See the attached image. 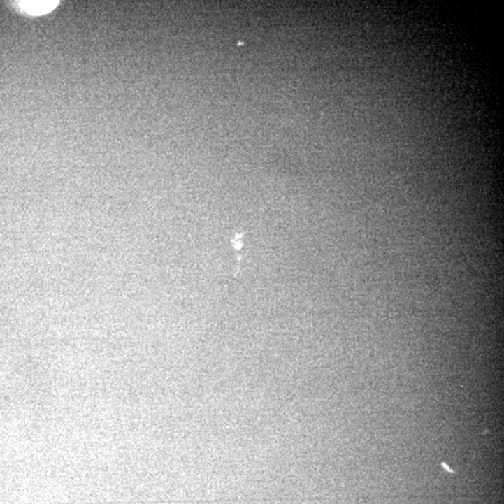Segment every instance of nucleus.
I'll return each instance as SVG.
<instances>
[{
	"label": "nucleus",
	"mask_w": 504,
	"mask_h": 504,
	"mask_svg": "<svg viewBox=\"0 0 504 504\" xmlns=\"http://www.w3.org/2000/svg\"><path fill=\"white\" fill-rule=\"evenodd\" d=\"M58 3V1H19L16 2V6L21 12L37 16L52 12Z\"/></svg>",
	"instance_id": "obj_1"
}]
</instances>
